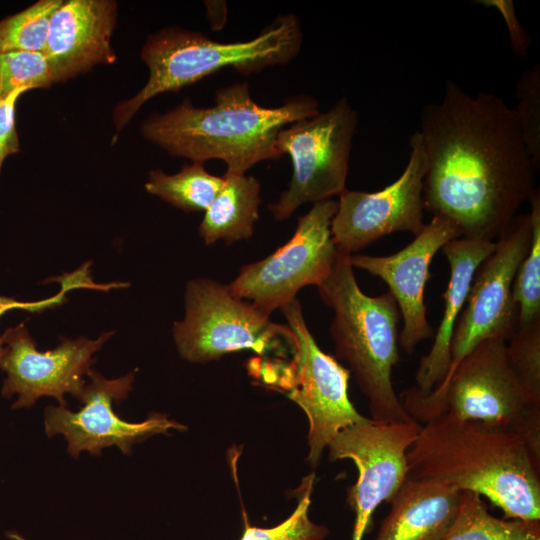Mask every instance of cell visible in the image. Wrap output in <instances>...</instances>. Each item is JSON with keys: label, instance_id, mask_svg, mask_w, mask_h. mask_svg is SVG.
<instances>
[{"label": "cell", "instance_id": "6da1fadb", "mask_svg": "<svg viewBox=\"0 0 540 540\" xmlns=\"http://www.w3.org/2000/svg\"><path fill=\"white\" fill-rule=\"evenodd\" d=\"M424 208L461 237L494 241L529 201L536 172L513 108L494 93L472 97L447 81L422 110Z\"/></svg>", "mask_w": 540, "mask_h": 540}, {"label": "cell", "instance_id": "7a4b0ae2", "mask_svg": "<svg viewBox=\"0 0 540 540\" xmlns=\"http://www.w3.org/2000/svg\"><path fill=\"white\" fill-rule=\"evenodd\" d=\"M408 477L486 497L505 519L540 521V461L518 433L440 414L407 451Z\"/></svg>", "mask_w": 540, "mask_h": 540}, {"label": "cell", "instance_id": "3957f363", "mask_svg": "<svg viewBox=\"0 0 540 540\" xmlns=\"http://www.w3.org/2000/svg\"><path fill=\"white\" fill-rule=\"evenodd\" d=\"M214 100L210 107H196L184 98L165 113L147 117L141 134L173 157L199 163L219 159L226 172L246 174L261 161L281 157L276 139L283 128L320 113L317 99L304 93L278 107L260 106L246 81L217 90Z\"/></svg>", "mask_w": 540, "mask_h": 540}, {"label": "cell", "instance_id": "277c9868", "mask_svg": "<svg viewBox=\"0 0 540 540\" xmlns=\"http://www.w3.org/2000/svg\"><path fill=\"white\" fill-rule=\"evenodd\" d=\"M302 43L301 23L293 13L279 15L247 41L219 42L182 27L160 29L147 37L140 52L149 70L146 84L136 95L114 108L113 141L142 105L154 96L177 92L228 67L251 75L285 65L299 54Z\"/></svg>", "mask_w": 540, "mask_h": 540}, {"label": "cell", "instance_id": "5b68a950", "mask_svg": "<svg viewBox=\"0 0 540 540\" xmlns=\"http://www.w3.org/2000/svg\"><path fill=\"white\" fill-rule=\"evenodd\" d=\"M316 287L334 313L330 334L335 353L348 364L368 401L371 419L413 420L392 382L393 368L399 361V309L392 294L388 291L371 297L363 293L350 255L341 251L331 274Z\"/></svg>", "mask_w": 540, "mask_h": 540}, {"label": "cell", "instance_id": "8992f818", "mask_svg": "<svg viewBox=\"0 0 540 540\" xmlns=\"http://www.w3.org/2000/svg\"><path fill=\"white\" fill-rule=\"evenodd\" d=\"M399 398L417 422L426 423L445 413L512 430L522 436L540 461V406L529 400L518 382L502 338L478 344L448 380L427 395L408 389Z\"/></svg>", "mask_w": 540, "mask_h": 540}, {"label": "cell", "instance_id": "52a82bcc", "mask_svg": "<svg viewBox=\"0 0 540 540\" xmlns=\"http://www.w3.org/2000/svg\"><path fill=\"white\" fill-rule=\"evenodd\" d=\"M185 316L173 324L180 356L193 363L217 360L227 353L251 350L259 355L293 346L290 328L277 324L251 302L235 296L228 284L207 278L190 280Z\"/></svg>", "mask_w": 540, "mask_h": 540}, {"label": "cell", "instance_id": "ba28073f", "mask_svg": "<svg viewBox=\"0 0 540 540\" xmlns=\"http://www.w3.org/2000/svg\"><path fill=\"white\" fill-rule=\"evenodd\" d=\"M357 124V111L342 97L329 110L279 132L276 148L281 156L289 155L293 170L288 188L268 204L275 220H287L301 205L330 199L346 189Z\"/></svg>", "mask_w": 540, "mask_h": 540}, {"label": "cell", "instance_id": "9c48e42d", "mask_svg": "<svg viewBox=\"0 0 540 540\" xmlns=\"http://www.w3.org/2000/svg\"><path fill=\"white\" fill-rule=\"evenodd\" d=\"M281 311L293 335V359L283 372L282 387L308 418V461L315 467L339 432L369 418L349 399L350 371L318 346L299 301L295 298Z\"/></svg>", "mask_w": 540, "mask_h": 540}, {"label": "cell", "instance_id": "30bf717a", "mask_svg": "<svg viewBox=\"0 0 540 540\" xmlns=\"http://www.w3.org/2000/svg\"><path fill=\"white\" fill-rule=\"evenodd\" d=\"M338 202H316L298 218L291 239L266 258L245 265L230 283L232 293L267 315L296 298L300 289L318 286L332 272L339 251L331 234Z\"/></svg>", "mask_w": 540, "mask_h": 540}, {"label": "cell", "instance_id": "8fae6325", "mask_svg": "<svg viewBox=\"0 0 540 540\" xmlns=\"http://www.w3.org/2000/svg\"><path fill=\"white\" fill-rule=\"evenodd\" d=\"M532 237L530 214L516 215L496 239L494 251L478 266L455 324L444 383L461 360L486 339L508 340L517 326L513 282ZM438 384V385H439Z\"/></svg>", "mask_w": 540, "mask_h": 540}, {"label": "cell", "instance_id": "7c38bea8", "mask_svg": "<svg viewBox=\"0 0 540 540\" xmlns=\"http://www.w3.org/2000/svg\"><path fill=\"white\" fill-rule=\"evenodd\" d=\"M114 332H103L96 339H62L54 349L40 351L27 327L20 323L0 335V369L6 374L1 395L16 396L12 409L31 408L43 396L54 397L67 406L65 394L81 397L84 376L92 370L93 355Z\"/></svg>", "mask_w": 540, "mask_h": 540}, {"label": "cell", "instance_id": "4fadbf2b", "mask_svg": "<svg viewBox=\"0 0 540 540\" xmlns=\"http://www.w3.org/2000/svg\"><path fill=\"white\" fill-rule=\"evenodd\" d=\"M422 425L408 422L367 421L339 432L329 444L331 461L350 459L358 477L348 494L355 513L352 540H362L371 516L383 502L390 503L408 476L407 451Z\"/></svg>", "mask_w": 540, "mask_h": 540}, {"label": "cell", "instance_id": "5bb4252c", "mask_svg": "<svg viewBox=\"0 0 540 540\" xmlns=\"http://www.w3.org/2000/svg\"><path fill=\"white\" fill-rule=\"evenodd\" d=\"M409 145V161L393 183L376 192L346 188L339 195L331 221L339 251L352 255L391 233L406 231L417 236L423 230L427 158L419 131L412 134Z\"/></svg>", "mask_w": 540, "mask_h": 540}, {"label": "cell", "instance_id": "9a60e30c", "mask_svg": "<svg viewBox=\"0 0 540 540\" xmlns=\"http://www.w3.org/2000/svg\"><path fill=\"white\" fill-rule=\"evenodd\" d=\"M90 379L79 398L81 409L73 412L67 406H47L44 429L48 437L58 434L67 442V452L77 459L82 451L99 456L107 447L116 446L129 455L134 444L170 429L183 431L185 426L166 415L153 413L141 422H127L113 410V403L125 400L132 390L134 372L107 379L91 370Z\"/></svg>", "mask_w": 540, "mask_h": 540}, {"label": "cell", "instance_id": "2e32d148", "mask_svg": "<svg viewBox=\"0 0 540 540\" xmlns=\"http://www.w3.org/2000/svg\"><path fill=\"white\" fill-rule=\"evenodd\" d=\"M459 237L460 232L451 221L433 216L411 243L392 255H350L353 268L367 271L389 287L403 319L399 347L407 354L433 336L424 302L429 266L447 242Z\"/></svg>", "mask_w": 540, "mask_h": 540}, {"label": "cell", "instance_id": "e0dca14e", "mask_svg": "<svg viewBox=\"0 0 540 540\" xmlns=\"http://www.w3.org/2000/svg\"><path fill=\"white\" fill-rule=\"evenodd\" d=\"M117 8L113 0L63 1L51 18L43 51L54 84L116 61L111 37Z\"/></svg>", "mask_w": 540, "mask_h": 540}, {"label": "cell", "instance_id": "ac0fdd59", "mask_svg": "<svg viewBox=\"0 0 540 540\" xmlns=\"http://www.w3.org/2000/svg\"><path fill=\"white\" fill-rule=\"evenodd\" d=\"M495 247V241L463 237L453 239L442 247L450 267V278L443 295L445 307L431 349L422 356L415 385L410 388L416 394L427 395L445 377L450 365V345L455 324L466 303L478 266Z\"/></svg>", "mask_w": 540, "mask_h": 540}, {"label": "cell", "instance_id": "d6986e66", "mask_svg": "<svg viewBox=\"0 0 540 540\" xmlns=\"http://www.w3.org/2000/svg\"><path fill=\"white\" fill-rule=\"evenodd\" d=\"M462 491L408 477L390 501L374 540H441L454 523Z\"/></svg>", "mask_w": 540, "mask_h": 540}, {"label": "cell", "instance_id": "ffe728a7", "mask_svg": "<svg viewBox=\"0 0 540 540\" xmlns=\"http://www.w3.org/2000/svg\"><path fill=\"white\" fill-rule=\"evenodd\" d=\"M224 184L204 211L199 235L206 245L248 239L259 218L260 182L253 176L226 172Z\"/></svg>", "mask_w": 540, "mask_h": 540}, {"label": "cell", "instance_id": "44dd1931", "mask_svg": "<svg viewBox=\"0 0 540 540\" xmlns=\"http://www.w3.org/2000/svg\"><path fill=\"white\" fill-rule=\"evenodd\" d=\"M441 540H540V521L495 517L478 494L462 491L458 515Z\"/></svg>", "mask_w": 540, "mask_h": 540}, {"label": "cell", "instance_id": "7402d4cb", "mask_svg": "<svg viewBox=\"0 0 540 540\" xmlns=\"http://www.w3.org/2000/svg\"><path fill=\"white\" fill-rule=\"evenodd\" d=\"M203 164L192 162L173 175L152 170L145 189L186 213L205 211L222 189L224 178L210 174Z\"/></svg>", "mask_w": 540, "mask_h": 540}, {"label": "cell", "instance_id": "603a6c76", "mask_svg": "<svg viewBox=\"0 0 540 540\" xmlns=\"http://www.w3.org/2000/svg\"><path fill=\"white\" fill-rule=\"evenodd\" d=\"M532 237L529 251L516 273L512 298L517 308V326L540 321V191L530 195Z\"/></svg>", "mask_w": 540, "mask_h": 540}, {"label": "cell", "instance_id": "cb8c5ba5", "mask_svg": "<svg viewBox=\"0 0 540 540\" xmlns=\"http://www.w3.org/2000/svg\"><path fill=\"white\" fill-rule=\"evenodd\" d=\"M62 0H39L26 9L0 20V53H43L50 22Z\"/></svg>", "mask_w": 540, "mask_h": 540}, {"label": "cell", "instance_id": "d4e9b609", "mask_svg": "<svg viewBox=\"0 0 540 540\" xmlns=\"http://www.w3.org/2000/svg\"><path fill=\"white\" fill-rule=\"evenodd\" d=\"M506 346L518 382L529 400L540 406V321L516 327Z\"/></svg>", "mask_w": 540, "mask_h": 540}, {"label": "cell", "instance_id": "484cf974", "mask_svg": "<svg viewBox=\"0 0 540 540\" xmlns=\"http://www.w3.org/2000/svg\"><path fill=\"white\" fill-rule=\"evenodd\" d=\"M313 482V473L303 479L297 507L286 520L271 528L250 526L245 520L240 540H324L328 528L315 524L308 516Z\"/></svg>", "mask_w": 540, "mask_h": 540}, {"label": "cell", "instance_id": "4316f807", "mask_svg": "<svg viewBox=\"0 0 540 540\" xmlns=\"http://www.w3.org/2000/svg\"><path fill=\"white\" fill-rule=\"evenodd\" d=\"M517 105L513 108L524 143L535 170L540 166V66L525 69L516 85Z\"/></svg>", "mask_w": 540, "mask_h": 540}, {"label": "cell", "instance_id": "83f0119b", "mask_svg": "<svg viewBox=\"0 0 540 540\" xmlns=\"http://www.w3.org/2000/svg\"><path fill=\"white\" fill-rule=\"evenodd\" d=\"M50 68L41 52L8 51L0 53V97L26 87L48 88L53 85Z\"/></svg>", "mask_w": 540, "mask_h": 540}, {"label": "cell", "instance_id": "f1b7e54d", "mask_svg": "<svg viewBox=\"0 0 540 540\" xmlns=\"http://www.w3.org/2000/svg\"><path fill=\"white\" fill-rule=\"evenodd\" d=\"M91 262L83 264L76 271L54 278V281L61 283V290L46 299L39 301H18L12 297L0 295V318L12 310H23L30 313H40L50 308L58 307L67 301V292L76 288H90L107 291L111 289V284H96L90 278L89 266Z\"/></svg>", "mask_w": 540, "mask_h": 540}, {"label": "cell", "instance_id": "f546056e", "mask_svg": "<svg viewBox=\"0 0 540 540\" xmlns=\"http://www.w3.org/2000/svg\"><path fill=\"white\" fill-rule=\"evenodd\" d=\"M29 90L21 87L0 97V149L6 157L20 151L15 126V106L20 96Z\"/></svg>", "mask_w": 540, "mask_h": 540}, {"label": "cell", "instance_id": "4dcf8cb0", "mask_svg": "<svg viewBox=\"0 0 540 540\" xmlns=\"http://www.w3.org/2000/svg\"><path fill=\"white\" fill-rule=\"evenodd\" d=\"M477 2L483 6L493 7L499 11L507 25L513 52L517 55L525 56L530 46V36L517 19L513 1L481 0Z\"/></svg>", "mask_w": 540, "mask_h": 540}, {"label": "cell", "instance_id": "1f68e13d", "mask_svg": "<svg viewBox=\"0 0 540 540\" xmlns=\"http://www.w3.org/2000/svg\"><path fill=\"white\" fill-rule=\"evenodd\" d=\"M207 18L212 30L223 29L227 19V4L225 1H205Z\"/></svg>", "mask_w": 540, "mask_h": 540}, {"label": "cell", "instance_id": "d6a6232c", "mask_svg": "<svg viewBox=\"0 0 540 540\" xmlns=\"http://www.w3.org/2000/svg\"><path fill=\"white\" fill-rule=\"evenodd\" d=\"M6 156L3 154V152L0 149V170L3 164V161L5 160Z\"/></svg>", "mask_w": 540, "mask_h": 540}, {"label": "cell", "instance_id": "836d02e7", "mask_svg": "<svg viewBox=\"0 0 540 540\" xmlns=\"http://www.w3.org/2000/svg\"><path fill=\"white\" fill-rule=\"evenodd\" d=\"M1 352H2V348H1V343H0V355H1Z\"/></svg>", "mask_w": 540, "mask_h": 540}]
</instances>
